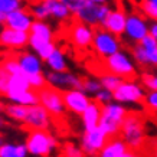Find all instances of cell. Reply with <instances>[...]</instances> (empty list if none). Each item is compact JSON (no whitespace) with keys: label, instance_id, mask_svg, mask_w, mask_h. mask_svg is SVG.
<instances>
[{"label":"cell","instance_id":"cell-14","mask_svg":"<svg viewBox=\"0 0 157 157\" xmlns=\"http://www.w3.org/2000/svg\"><path fill=\"white\" fill-rule=\"evenodd\" d=\"M63 95V102L67 105V108L69 111H72L74 114L82 115V113L85 111L90 104L92 102V100L90 98L88 94H85L81 90H67L62 91Z\"/></svg>","mask_w":157,"mask_h":157},{"label":"cell","instance_id":"cell-40","mask_svg":"<svg viewBox=\"0 0 157 157\" xmlns=\"http://www.w3.org/2000/svg\"><path fill=\"white\" fill-rule=\"evenodd\" d=\"M61 2L69 9L72 14H76L86 3V0H61Z\"/></svg>","mask_w":157,"mask_h":157},{"label":"cell","instance_id":"cell-9","mask_svg":"<svg viewBox=\"0 0 157 157\" xmlns=\"http://www.w3.org/2000/svg\"><path fill=\"white\" fill-rule=\"evenodd\" d=\"M108 136L100 127H97L90 131H84L81 138V148L84 150L85 156H98L101 150L105 147V144L108 143Z\"/></svg>","mask_w":157,"mask_h":157},{"label":"cell","instance_id":"cell-35","mask_svg":"<svg viewBox=\"0 0 157 157\" xmlns=\"http://www.w3.org/2000/svg\"><path fill=\"white\" fill-rule=\"evenodd\" d=\"M61 157H85V153L81 147H76L75 144L67 143L62 147Z\"/></svg>","mask_w":157,"mask_h":157},{"label":"cell","instance_id":"cell-4","mask_svg":"<svg viewBox=\"0 0 157 157\" xmlns=\"http://www.w3.org/2000/svg\"><path fill=\"white\" fill-rule=\"evenodd\" d=\"M39 95V104H42L48 113L53 118H65L67 113V105L63 102V95L62 91L55 88V86L46 85L42 90L38 91Z\"/></svg>","mask_w":157,"mask_h":157},{"label":"cell","instance_id":"cell-46","mask_svg":"<svg viewBox=\"0 0 157 157\" xmlns=\"http://www.w3.org/2000/svg\"><path fill=\"white\" fill-rule=\"evenodd\" d=\"M86 2H91V3H95V5H105L108 0H86Z\"/></svg>","mask_w":157,"mask_h":157},{"label":"cell","instance_id":"cell-6","mask_svg":"<svg viewBox=\"0 0 157 157\" xmlns=\"http://www.w3.org/2000/svg\"><path fill=\"white\" fill-rule=\"evenodd\" d=\"M92 49L100 58H108L114 55L115 52L121 51V42L118 36L108 32L104 28H97L94 33V40H92Z\"/></svg>","mask_w":157,"mask_h":157},{"label":"cell","instance_id":"cell-5","mask_svg":"<svg viewBox=\"0 0 157 157\" xmlns=\"http://www.w3.org/2000/svg\"><path fill=\"white\" fill-rule=\"evenodd\" d=\"M56 146V138L43 130L29 131L28 137H26V147L29 153L38 157H48Z\"/></svg>","mask_w":157,"mask_h":157},{"label":"cell","instance_id":"cell-41","mask_svg":"<svg viewBox=\"0 0 157 157\" xmlns=\"http://www.w3.org/2000/svg\"><path fill=\"white\" fill-rule=\"evenodd\" d=\"M144 105L151 111H157V90L156 91H148L144 98Z\"/></svg>","mask_w":157,"mask_h":157},{"label":"cell","instance_id":"cell-2","mask_svg":"<svg viewBox=\"0 0 157 157\" xmlns=\"http://www.w3.org/2000/svg\"><path fill=\"white\" fill-rule=\"evenodd\" d=\"M120 136L131 150H140L146 141V130L141 117L136 113H128L123 123Z\"/></svg>","mask_w":157,"mask_h":157},{"label":"cell","instance_id":"cell-23","mask_svg":"<svg viewBox=\"0 0 157 157\" xmlns=\"http://www.w3.org/2000/svg\"><path fill=\"white\" fill-rule=\"evenodd\" d=\"M43 6L48 9L49 16L56 20H68L71 16V12L61 0H40Z\"/></svg>","mask_w":157,"mask_h":157},{"label":"cell","instance_id":"cell-47","mask_svg":"<svg viewBox=\"0 0 157 157\" xmlns=\"http://www.w3.org/2000/svg\"><path fill=\"white\" fill-rule=\"evenodd\" d=\"M5 26V14L3 13H0V29Z\"/></svg>","mask_w":157,"mask_h":157},{"label":"cell","instance_id":"cell-1","mask_svg":"<svg viewBox=\"0 0 157 157\" xmlns=\"http://www.w3.org/2000/svg\"><path fill=\"white\" fill-rule=\"evenodd\" d=\"M128 114V111L124 108L123 104H120L117 101H113L107 105H102V114L100 120V127L109 138L117 137L121 131L123 123L125 117Z\"/></svg>","mask_w":157,"mask_h":157},{"label":"cell","instance_id":"cell-39","mask_svg":"<svg viewBox=\"0 0 157 157\" xmlns=\"http://www.w3.org/2000/svg\"><path fill=\"white\" fill-rule=\"evenodd\" d=\"M141 84H143V86L147 88V90L156 91L157 90V75L156 74L144 72V74H141Z\"/></svg>","mask_w":157,"mask_h":157},{"label":"cell","instance_id":"cell-3","mask_svg":"<svg viewBox=\"0 0 157 157\" xmlns=\"http://www.w3.org/2000/svg\"><path fill=\"white\" fill-rule=\"evenodd\" d=\"M104 67L107 72L115 74L124 79H134L137 76V68L133 56H130V53L125 51H118L114 55L105 58Z\"/></svg>","mask_w":157,"mask_h":157},{"label":"cell","instance_id":"cell-38","mask_svg":"<svg viewBox=\"0 0 157 157\" xmlns=\"http://www.w3.org/2000/svg\"><path fill=\"white\" fill-rule=\"evenodd\" d=\"M94 101L98 102L100 105H107V104H109V102L114 101V92L102 88V90H100L95 95H94Z\"/></svg>","mask_w":157,"mask_h":157},{"label":"cell","instance_id":"cell-20","mask_svg":"<svg viewBox=\"0 0 157 157\" xmlns=\"http://www.w3.org/2000/svg\"><path fill=\"white\" fill-rule=\"evenodd\" d=\"M32 90L30 84H29L28 75L25 74H19V75H9L7 79V86H6V92H5V98H9L12 95H17L20 92Z\"/></svg>","mask_w":157,"mask_h":157},{"label":"cell","instance_id":"cell-36","mask_svg":"<svg viewBox=\"0 0 157 157\" xmlns=\"http://www.w3.org/2000/svg\"><path fill=\"white\" fill-rule=\"evenodd\" d=\"M143 13L153 20H157V0H143L141 2Z\"/></svg>","mask_w":157,"mask_h":157},{"label":"cell","instance_id":"cell-43","mask_svg":"<svg viewBox=\"0 0 157 157\" xmlns=\"http://www.w3.org/2000/svg\"><path fill=\"white\" fill-rule=\"evenodd\" d=\"M148 33L157 40V20H154V22L150 25V32H148Z\"/></svg>","mask_w":157,"mask_h":157},{"label":"cell","instance_id":"cell-25","mask_svg":"<svg viewBox=\"0 0 157 157\" xmlns=\"http://www.w3.org/2000/svg\"><path fill=\"white\" fill-rule=\"evenodd\" d=\"M45 63L48 65L49 71H55V72H65L68 71V62L65 58V53L62 52V49L56 48L52 52V55L45 61Z\"/></svg>","mask_w":157,"mask_h":157},{"label":"cell","instance_id":"cell-27","mask_svg":"<svg viewBox=\"0 0 157 157\" xmlns=\"http://www.w3.org/2000/svg\"><path fill=\"white\" fill-rule=\"evenodd\" d=\"M7 100H9L10 102L25 105V107H32V105L39 104L38 91H35V90H29V91H25V92H20L17 95H12V97H9Z\"/></svg>","mask_w":157,"mask_h":157},{"label":"cell","instance_id":"cell-33","mask_svg":"<svg viewBox=\"0 0 157 157\" xmlns=\"http://www.w3.org/2000/svg\"><path fill=\"white\" fill-rule=\"evenodd\" d=\"M100 90H102V84H101L100 79H95V78H84L82 81V91L88 94V95H95Z\"/></svg>","mask_w":157,"mask_h":157},{"label":"cell","instance_id":"cell-34","mask_svg":"<svg viewBox=\"0 0 157 157\" xmlns=\"http://www.w3.org/2000/svg\"><path fill=\"white\" fill-rule=\"evenodd\" d=\"M28 79H29V84H30V88L35 91L42 90L43 86L48 85L46 76H45L43 72H40V74H33V75H28Z\"/></svg>","mask_w":157,"mask_h":157},{"label":"cell","instance_id":"cell-50","mask_svg":"<svg viewBox=\"0 0 157 157\" xmlns=\"http://www.w3.org/2000/svg\"><path fill=\"white\" fill-rule=\"evenodd\" d=\"M154 157H157V147L154 148Z\"/></svg>","mask_w":157,"mask_h":157},{"label":"cell","instance_id":"cell-26","mask_svg":"<svg viewBox=\"0 0 157 157\" xmlns=\"http://www.w3.org/2000/svg\"><path fill=\"white\" fill-rule=\"evenodd\" d=\"M29 150L26 143H3L0 146V157H26Z\"/></svg>","mask_w":157,"mask_h":157},{"label":"cell","instance_id":"cell-16","mask_svg":"<svg viewBox=\"0 0 157 157\" xmlns=\"http://www.w3.org/2000/svg\"><path fill=\"white\" fill-rule=\"evenodd\" d=\"M127 17L128 14L123 9H113L108 14L107 20L104 22L102 28L107 29L108 32L114 33L115 36H123L125 32V25H127Z\"/></svg>","mask_w":157,"mask_h":157},{"label":"cell","instance_id":"cell-42","mask_svg":"<svg viewBox=\"0 0 157 157\" xmlns=\"http://www.w3.org/2000/svg\"><path fill=\"white\" fill-rule=\"evenodd\" d=\"M7 79H9V74L0 65V95H5L6 86H7Z\"/></svg>","mask_w":157,"mask_h":157},{"label":"cell","instance_id":"cell-44","mask_svg":"<svg viewBox=\"0 0 157 157\" xmlns=\"http://www.w3.org/2000/svg\"><path fill=\"white\" fill-rule=\"evenodd\" d=\"M120 157H140V156H138L137 153H136V150H131V148H128L127 151L123 153V154H121Z\"/></svg>","mask_w":157,"mask_h":157},{"label":"cell","instance_id":"cell-30","mask_svg":"<svg viewBox=\"0 0 157 157\" xmlns=\"http://www.w3.org/2000/svg\"><path fill=\"white\" fill-rule=\"evenodd\" d=\"M131 56L136 62H137L140 67H147L150 65L148 63V56H147V52H146V49L140 45V43H136L131 46Z\"/></svg>","mask_w":157,"mask_h":157},{"label":"cell","instance_id":"cell-24","mask_svg":"<svg viewBox=\"0 0 157 157\" xmlns=\"http://www.w3.org/2000/svg\"><path fill=\"white\" fill-rule=\"evenodd\" d=\"M29 35L42 39V40H46V42L53 40V30L46 20H35L30 30H29Z\"/></svg>","mask_w":157,"mask_h":157},{"label":"cell","instance_id":"cell-17","mask_svg":"<svg viewBox=\"0 0 157 157\" xmlns=\"http://www.w3.org/2000/svg\"><path fill=\"white\" fill-rule=\"evenodd\" d=\"M16 58L25 75H33L42 72V59L35 52H20Z\"/></svg>","mask_w":157,"mask_h":157},{"label":"cell","instance_id":"cell-21","mask_svg":"<svg viewBox=\"0 0 157 157\" xmlns=\"http://www.w3.org/2000/svg\"><path fill=\"white\" fill-rule=\"evenodd\" d=\"M29 46L42 61H46L52 55L53 51L56 49V45L53 43V40L52 42H46V40H42V39L30 36V35H29Z\"/></svg>","mask_w":157,"mask_h":157},{"label":"cell","instance_id":"cell-18","mask_svg":"<svg viewBox=\"0 0 157 157\" xmlns=\"http://www.w3.org/2000/svg\"><path fill=\"white\" fill-rule=\"evenodd\" d=\"M100 5L86 2L84 7H82L76 14H74L78 22H82L85 25H90L92 28H100Z\"/></svg>","mask_w":157,"mask_h":157},{"label":"cell","instance_id":"cell-13","mask_svg":"<svg viewBox=\"0 0 157 157\" xmlns=\"http://www.w3.org/2000/svg\"><path fill=\"white\" fill-rule=\"evenodd\" d=\"M0 45L13 51L23 49L25 46H29V32H22L3 26L0 29Z\"/></svg>","mask_w":157,"mask_h":157},{"label":"cell","instance_id":"cell-22","mask_svg":"<svg viewBox=\"0 0 157 157\" xmlns=\"http://www.w3.org/2000/svg\"><path fill=\"white\" fill-rule=\"evenodd\" d=\"M128 146L124 141L123 138L113 137L108 140V143L105 144V147L102 148L98 154V157H120L123 153L128 150Z\"/></svg>","mask_w":157,"mask_h":157},{"label":"cell","instance_id":"cell-15","mask_svg":"<svg viewBox=\"0 0 157 157\" xmlns=\"http://www.w3.org/2000/svg\"><path fill=\"white\" fill-rule=\"evenodd\" d=\"M35 17L32 16L30 10L23 9V7L5 14V26L10 29H16V30H22V32H29Z\"/></svg>","mask_w":157,"mask_h":157},{"label":"cell","instance_id":"cell-32","mask_svg":"<svg viewBox=\"0 0 157 157\" xmlns=\"http://www.w3.org/2000/svg\"><path fill=\"white\" fill-rule=\"evenodd\" d=\"M29 10L32 16L35 17V20H48L51 16H49V12L48 9L43 6V3L39 0V2H35L32 5L29 6Z\"/></svg>","mask_w":157,"mask_h":157},{"label":"cell","instance_id":"cell-48","mask_svg":"<svg viewBox=\"0 0 157 157\" xmlns=\"http://www.w3.org/2000/svg\"><path fill=\"white\" fill-rule=\"evenodd\" d=\"M5 108H6V104H3V101H0V114L5 113Z\"/></svg>","mask_w":157,"mask_h":157},{"label":"cell","instance_id":"cell-37","mask_svg":"<svg viewBox=\"0 0 157 157\" xmlns=\"http://www.w3.org/2000/svg\"><path fill=\"white\" fill-rule=\"evenodd\" d=\"M23 0H0V13L7 14L22 7Z\"/></svg>","mask_w":157,"mask_h":157},{"label":"cell","instance_id":"cell-12","mask_svg":"<svg viewBox=\"0 0 157 157\" xmlns=\"http://www.w3.org/2000/svg\"><path fill=\"white\" fill-rule=\"evenodd\" d=\"M94 33H95V29L92 26L82 22H75L71 25V29H69V39L76 48L88 49L90 46H92Z\"/></svg>","mask_w":157,"mask_h":157},{"label":"cell","instance_id":"cell-31","mask_svg":"<svg viewBox=\"0 0 157 157\" xmlns=\"http://www.w3.org/2000/svg\"><path fill=\"white\" fill-rule=\"evenodd\" d=\"M0 65L3 67V69H5L9 75H19V74H23L22 68H20V63H19V61H17L16 56L6 58V59H3V62H2Z\"/></svg>","mask_w":157,"mask_h":157},{"label":"cell","instance_id":"cell-11","mask_svg":"<svg viewBox=\"0 0 157 157\" xmlns=\"http://www.w3.org/2000/svg\"><path fill=\"white\" fill-rule=\"evenodd\" d=\"M150 32V25H147L146 19L138 13H131L127 17V25H125V32L123 36L131 42L133 45L140 43L141 39L146 38Z\"/></svg>","mask_w":157,"mask_h":157},{"label":"cell","instance_id":"cell-45","mask_svg":"<svg viewBox=\"0 0 157 157\" xmlns=\"http://www.w3.org/2000/svg\"><path fill=\"white\" fill-rule=\"evenodd\" d=\"M7 127V121H6V118L3 117V115L0 114V130H3Z\"/></svg>","mask_w":157,"mask_h":157},{"label":"cell","instance_id":"cell-28","mask_svg":"<svg viewBox=\"0 0 157 157\" xmlns=\"http://www.w3.org/2000/svg\"><path fill=\"white\" fill-rule=\"evenodd\" d=\"M5 114L9 117V118L14 120V121H22L26 118V114H28V107L25 105H20V104H14V102H9L6 104V108H5Z\"/></svg>","mask_w":157,"mask_h":157},{"label":"cell","instance_id":"cell-10","mask_svg":"<svg viewBox=\"0 0 157 157\" xmlns=\"http://www.w3.org/2000/svg\"><path fill=\"white\" fill-rule=\"evenodd\" d=\"M48 85L55 86L61 91L67 90H81L82 91V81L84 78L75 75L72 72H55V71H48L45 74Z\"/></svg>","mask_w":157,"mask_h":157},{"label":"cell","instance_id":"cell-29","mask_svg":"<svg viewBox=\"0 0 157 157\" xmlns=\"http://www.w3.org/2000/svg\"><path fill=\"white\" fill-rule=\"evenodd\" d=\"M100 81H101V84H102V88L114 92V91L124 82V78L115 75V74H111V72H105V74L101 75Z\"/></svg>","mask_w":157,"mask_h":157},{"label":"cell","instance_id":"cell-49","mask_svg":"<svg viewBox=\"0 0 157 157\" xmlns=\"http://www.w3.org/2000/svg\"><path fill=\"white\" fill-rule=\"evenodd\" d=\"M3 143H5V140H3V136H0V146H2Z\"/></svg>","mask_w":157,"mask_h":157},{"label":"cell","instance_id":"cell-7","mask_svg":"<svg viewBox=\"0 0 157 157\" xmlns=\"http://www.w3.org/2000/svg\"><path fill=\"white\" fill-rule=\"evenodd\" d=\"M144 88L133 79H124L123 84L114 91V101L120 104H140L144 102Z\"/></svg>","mask_w":157,"mask_h":157},{"label":"cell","instance_id":"cell-8","mask_svg":"<svg viewBox=\"0 0 157 157\" xmlns=\"http://www.w3.org/2000/svg\"><path fill=\"white\" fill-rule=\"evenodd\" d=\"M23 127L29 131H35V130L48 131L51 127V114L42 104L28 107V114L23 120Z\"/></svg>","mask_w":157,"mask_h":157},{"label":"cell","instance_id":"cell-19","mask_svg":"<svg viewBox=\"0 0 157 157\" xmlns=\"http://www.w3.org/2000/svg\"><path fill=\"white\" fill-rule=\"evenodd\" d=\"M101 114H102V105H100L98 102L92 100V102L90 104V107L82 113V125H84V131H90L94 130L100 125Z\"/></svg>","mask_w":157,"mask_h":157}]
</instances>
